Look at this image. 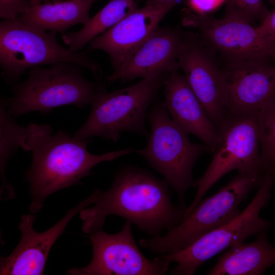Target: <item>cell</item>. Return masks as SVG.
<instances>
[{
    "mask_svg": "<svg viewBox=\"0 0 275 275\" xmlns=\"http://www.w3.org/2000/svg\"><path fill=\"white\" fill-rule=\"evenodd\" d=\"M7 104L8 98L2 97L0 107L1 200L15 198L14 188L7 180L5 170L9 159L14 154L18 148H21L22 138L26 130V127L17 125L14 119L7 113Z\"/></svg>",
    "mask_w": 275,
    "mask_h": 275,
    "instance_id": "44dd1931",
    "label": "cell"
},
{
    "mask_svg": "<svg viewBox=\"0 0 275 275\" xmlns=\"http://www.w3.org/2000/svg\"><path fill=\"white\" fill-rule=\"evenodd\" d=\"M185 21L197 28L202 41L227 63L275 59V40L261 35L257 26L245 20L193 12L188 13Z\"/></svg>",
    "mask_w": 275,
    "mask_h": 275,
    "instance_id": "8fae6325",
    "label": "cell"
},
{
    "mask_svg": "<svg viewBox=\"0 0 275 275\" xmlns=\"http://www.w3.org/2000/svg\"><path fill=\"white\" fill-rule=\"evenodd\" d=\"M257 30L261 35L275 40V8L257 26Z\"/></svg>",
    "mask_w": 275,
    "mask_h": 275,
    "instance_id": "484cf974",
    "label": "cell"
},
{
    "mask_svg": "<svg viewBox=\"0 0 275 275\" xmlns=\"http://www.w3.org/2000/svg\"><path fill=\"white\" fill-rule=\"evenodd\" d=\"M30 7L29 0H0V17L15 20Z\"/></svg>",
    "mask_w": 275,
    "mask_h": 275,
    "instance_id": "cb8c5ba5",
    "label": "cell"
},
{
    "mask_svg": "<svg viewBox=\"0 0 275 275\" xmlns=\"http://www.w3.org/2000/svg\"><path fill=\"white\" fill-rule=\"evenodd\" d=\"M263 173L275 175V101L256 115Z\"/></svg>",
    "mask_w": 275,
    "mask_h": 275,
    "instance_id": "7402d4cb",
    "label": "cell"
},
{
    "mask_svg": "<svg viewBox=\"0 0 275 275\" xmlns=\"http://www.w3.org/2000/svg\"><path fill=\"white\" fill-rule=\"evenodd\" d=\"M60 63L77 65L89 70L98 80L103 77L100 65L88 51L71 50L58 41L56 33L38 30L18 20L0 23V65L8 85L17 83L27 69Z\"/></svg>",
    "mask_w": 275,
    "mask_h": 275,
    "instance_id": "277c9868",
    "label": "cell"
},
{
    "mask_svg": "<svg viewBox=\"0 0 275 275\" xmlns=\"http://www.w3.org/2000/svg\"><path fill=\"white\" fill-rule=\"evenodd\" d=\"M183 40V32L179 28H158L106 80L126 82L178 70Z\"/></svg>",
    "mask_w": 275,
    "mask_h": 275,
    "instance_id": "2e32d148",
    "label": "cell"
},
{
    "mask_svg": "<svg viewBox=\"0 0 275 275\" xmlns=\"http://www.w3.org/2000/svg\"><path fill=\"white\" fill-rule=\"evenodd\" d=\"M46 0H29L30 6H34L42 3L43 1Z\"/></svg>",
    "mask_w": 275,
    "mask_h": 275,
    "instance_id": "83f0119b",
    "label": "cell"
},
{
    "mask_svg": "<svg viewBox=\"0 0 275 275\" xmlns=\"http://www.w3.org/2000/svg\"><path fill=\"white\" fill-rule=\"evenodd\" d=\"M225 16L245 20L249 23L261 22L269 12L263 0H226Z\"/></svg>",
    "mask_w": 275,
    "mask_h": 275,
    "instance_id": "603a6c76",
    "label": "cell"
},
{
    "mask_svg": "<svg viewBox=\"0 0 275 275\" xmlns=\"http://www.w3.org/2000/svg\"><path fill=\"white\" fill-rule=\"evenodd\" d=\"M263 175L239 172L213 195L203 199L180 224L164 235L142 239L144 249L159 255L182 250L206 234L224 226L240 213L239 206L254 188L258 187Z\"/></svg>",
    "mask_w": 275,
    "mask_h": 275,
    "instance_id": "5b68a950",
    "label": "cell"
},
{
    "mask_svg": "<svg viewBox=\"0 0 275 275\" xmlns=\"http://www.w3.org/2000/svg\"><path fill=\"white\" fill-rule=\"evenodd\" d=\"M93 248L90 263L82 268H71V275H163L170 261L159 255L149 260L136 245L131 223L126 221L118 233L107 234L102 229L89 234Z\"/></svg>",
    "mask_w": 275,
    "mask_h": 275,
    "instance_id": "30bf717a",
    "label": "cell"
},
{
    "mask_svg": "<svg viewBox=\"0 0 275 275\" xmlns=\"http://www.w3.org/2000/svg\"><path fill=\"white\" fill-rule=\"evenodd\" d=\"M275 175L263 176L258 190L248 206L227 224L203 235L189 246L179 251L162 255L165 259L177 263L169 270L171 275H191L205 261L226 249L243 242L248 237L267 231L269 221L259 216L271 197Z\"/></svg>",
    "mask_w": 275,
    "mask_h": 275,
    "instance_id": "ba28073f",
    "label": "cell"
},
{
    "mask_svg": "<svg viewBox=\"0 0 275 275\" xmlns=\"http://www.w3.org/2000/svg\"><path fill=\"white\" fill-rule=\"evenodd\" d=\"M52 132L49 125L31 123L22 138L21 148L33 155L25 176L30 185L32 213L41 210L50 195L92 175L91 170L97 164L135 151L129 148L95 155L87 149L92 139H78L62 130Z\"/></svg>",
    "mask_w": 275,
    "mask_h": 275,
    "instance_id": "7a4b0ae2",
    "label": "cell"
},
{
    "mask_svg": "<svg viewBox=\"0 0 275 275\" xmlns=\"http://www.w3.org/2000/svg\"><path fill=\"white\" fill-rule=\"evenodd\" d=\"M151 132L147 146L135 152L160 174L183 200L195 186L193 169L198 158L210 151L206 145L193 143L188 134L172 119L163 103L156 102L148 113Z\"/></svg>",
    "mask_w": 275,
    "mask_h": 275,
    "instance_id": "52a82bcc",
    "label": "cell"
},
{
    "mask_svg": "<svg viewBox=\"0 0 275 275\" xmlns=\"http://www.w3.org/2000/svg\"><path fill=\"white\" fill-rule=\"evenodd\" d=\"M176 5L147 2L90 41L88 51L106 52L114 70L118 68L159 28L160 22Z\"/></svg>",
    "mask_w": 275,
    "mask_h": 275,
    "instance_id": "9a60e30c",
    "label": "cell"
},
{
    "mask_svg": "<svg viewBox=\"0 0 275 275\" xmlns=\"http://www.w3.org/2000/svg\"><path fill=\"white\" fill-rule=\"evenodd\" d=\"M163 85V104L173 121L188 134L196 136L214 152L219 141L218 129L184 75L178 70L170 73Z\"/></svg>",
    "mask_w": 275,
    "mask_h": 275,
    "instance_id": "e0dca14e",
    "label": "cell"
},
{
    "mask_svg": "<svg viewBox=\"0 0 275 275\" xmlns=\"http://www.w3.org/2000/svg\"><path fill=\"white\" fill-rule=\"evenodd\" d=\"M177 0H148L147 2L156 5L177 4Z\"/></svg>",
    "mask_w": 275,
    "mask_h": 275,
    "instance_id": "4316f807",
    "label": "cell"
},
{
    "mask_svg": "<svg viewBox=\"0 0 275 275\" xmlns=\"http://www.w3.org/2000/svg\"><path fill=\"white\" fill-rule=\"evenodd\" d=\"M215 52L199 36L183 32L178 64L208 116L218 127L227 114V86Z\"/></svg>",
    "mask_w": 275,
    "mask_h": 275,
    "instance_id": "7c38bea8",
    "label": "cell"
},
{
    "mask_svg": "<svg viewBox=\"0 0 275 275\" xmlns=\"http://www.w3.org/2000/svg\"><path fill=\"white\" fill-rule=\"evenodd\" d=\"M83 69L69 63L30 69L25 81L12 85L7 113L15 119L31 112L38 111L44 115L60 106L74 105L81 108L91 104L97 82L86 79Z\"/></svg>",
    "mask_w": 275,
    "mask_h": 275,
    "instance_id": "8992f818",
    "label": "cell"
},
{
    "mask_svg": "<svg viewBox=\"0 0 275 275\" xmlns=\"http://www.w3.org/2000/svg\"><path fill=\"white\" fill-rule=\"evenodd\" d=\"M168 74L144 78L111 92L106 91L103 84L97 82L90 114L73 136L81 140L98 136L117 142L121 133L130 131L149 138L146 125L148 109Z\"/></svg>",
    "mask_w": 275,
    "mask_h": 275,
    "instance_id": "3957f363",
    "label": "cell"
},
{
    "mask_svg": "<svg viewBox=\"0 0 275 275\" xmlns=\"http://www.w3.org/2000/svg\"><path fill=\"white\" fill-rule=\"evenodd\" d=\"M169 185L146 170L122 167L111 187L104 191L96 189L94 205L80 211L82 231L90 234L102 229L106 217L114 215L152 237L161 235L185 217L186 208L172 203Z\"/></svg>",
    "mask_w": 275,
    "mask_h": 275,
    "instance_id": "6da1fadb",
    "label": "cell"
},
{
    "mask_svg": "<svg viewBox=\"0 0 275 275\" xmlns=\"http://www.w3.org/2000/svg\"><path fill=\"white\" fill-rule=\"evenodd\" d=\"M95 193L69 209L59 221L48 230L38 232L33 228L34 213L23 214L18 224L21 232L19 243L6 257H1V275H40L44 270L50 251L66 227L77 213L93 204Z\"/></svg>",
    "mask_w": 275,
    "mask_h": 275,
    "instance_id": "4fadbf2b",
    "label": "cell"
},
{
    "mask_svg": "<svg viewBox=\"0 0 275 275\" xmlns=\"http://www.w3.org/2000/svg\"><path fill=\"white\" fill-rule=\"evenodd\" d=\"M217 129L219 141L214 157L203 175L195 182L197 191L185 208V217L208 190L229 172L237 170L241 173L264 175L256 115H228Z\"/></svg>",
    "mask_w": 275,
    "mask_h": 275,
    "instance_id": "9c48e42d",
    "label": "cell"
},
{
    "mask_svg": "<svg viewBox=\"0 0 275 275\" xmlns=\"http://www.w3.org/2000/svg\"><path fill=\"white\" fill-rule=\"evenodd\" d=\"M226 0H187L188 4L194 13L207 15L217 8Z\"/></svg>",
    "mask_w": 275,
    "mask_h": 275,
    "instance_id": "d4e9b609",
    "label": "cell"
},
{
    "mask_svg": "<svg viewBox=\"0 0 275 275\" xmlns=\"http://www.w3.org/2000/svg\"><path fill=\"white\" fill-rule=\"evenodd\" d=\"M96 0L54 1L30 6L19 14L17 19L34 29L64 33L71 26L86 24L89 12Z\"/></svg>",
    "mask_w": 275,
    "mask_h": 275,
    "instance_id": "d6986e66",
    "label": "cell"
},
{
    "mask_svg": "<svg viewBox=\"0 0 275 275\" xmlns=\"http://www.w3.org/2000/svg\"><path fill=\"white\" fill-rule=\"evenodd\" d=\"M228 115H256L275 101V66L266 61L227 63Z\"/></svg>",
    "mask_w": 275,
    "mask_h": 275,
    "instance_id": "5bb4252c",
    "label": "cell"
},
{
    "mask_svg": "<svg viewBox=\"0 0 275 275\" xmlns=\"http://www.w3.org/2000/svg\"><path fill=\"white\" fill-rule=\"evenodd\" d=\"M272 4L275 5V0H269Z\"/></svg>",
    "mask_w": 275,
    "mask_h": 275,
    "instance_id": "f1b7e54d",
    "label": "cell"
},
{
    "mask_svg": "<svg viewBox=\"0 0 275 275\" xmlns=\"http://www.w3.org/2000/svg\"><path fill=\"white\" fill-rule=\"evenodd\" d=\"M267 231L254 242L230 247L217 260L208 275H260L275 264V247L268 241Z\"/></svg>",
    "mask_w": 275,
    "mask_h": 275,
    "instance_id": "ac0fdd59",
    "label": "cell"
},
{
    "mask_svg": "<svg viewBox=\"0 0 275 275\" xmlns=\"http://www.w3.org/2000/svg\"><path fill=\"white\" fill-rule=\"evenodd\" d=\"M138 8L135 0H111L79 31L61 34L69 48L79 51L93 39L108 30Z\"/></svg>",
    "mask_w": 275,
    "mask_h": 275,
    "instance_id": "ffe728a7",
    "label": "cell"
}]
</instances>
